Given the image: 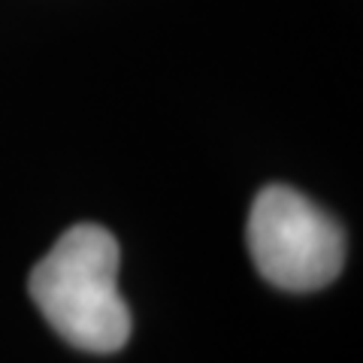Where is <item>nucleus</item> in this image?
I'll use <instances>...</instances> for the list:
<instances>
[{
	"label": "nucleus",
	"instance_id": "f257e3e1",
	"mask_svg": "<svg viewBox=\"0 0 363 363\" xmlns=\"http://www.w3.org/2000/svg\"><path fill=\"white\" fill-rule=\"evenodd\" d=\"M118 240L100 224H73L30 272V300L73 348L112 354L130 336L118 294Z\"/></svg>",
	"mask_w": 363,
	"mask_h": 363
},
{
	"label": "nucleus",
	"instance_id": "f03ea898",
	"mask_svg": "<svg viewBox=\"0 0 363 363\" xmlns=\"http://www.w3.org/2000/svg\"><path fill=\"white\" fill-rule=\"evenodd\" d=\"M248 252L269 285L318 291L345 264V233L300 191L267 185L248 215Z\"/></svg>",
	"mask_w": 363,
	"mask_h": 363
}]
</instances>
